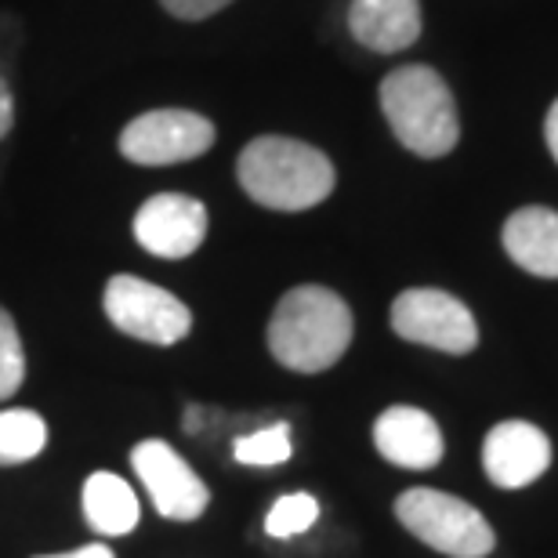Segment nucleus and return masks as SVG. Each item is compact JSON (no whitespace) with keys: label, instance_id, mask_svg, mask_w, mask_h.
I'll use <instances>...</instances> for the list:
<instances>
[{"label":"nucleus","instance_id":"nucleus-2","mask_svg":"<svg viewBox=\"0 0 558 558\" xmlns=\"http://www.w3.org/2000/svg\"><path fill=\"white\" fill-rule=\"evenodd\" d=\"M236 178L254 204L269 210H308L333 193V163L316 145L265 135L254 138L236 160Z\"/></svg>","mask_w":558,"mask_h":558},{"label":"nucleus","instance_id":"nucleus-16","mask_svg":"<svg viewBox=\"0 0 558 558\" xmlns=\"http://www.w3.org/2000/svg\"><path fill=\"white\" fill-rule=\"evenodd\" d=\"M294 453V439H290V424L287 421H276L269 428H258L251 435H240L236 446H232V457L247 468H272V464H283L290 461Z\"/></svg>","mask_w":558,"mask_h":558},{"label":"nucleus","instance_id":"nucleus-1","mask_svg":"<svg viewBox=\"0 0 558 558\" xmlns=\"http://www.w3.org/2000/svg\"><path fill=\"white\" fill-rule=\"evenodd\" d=\"M352 308L330 287H294L269 319V352L298 374L330 371L352 344Z\"/></svg>","mask_w":558,"mask_h":558},{"label":"nucleus","instance_id":"nucleus-7","mask_svg":"<svg viewBox=\"0 0 558 558\" xmlns=\"http://www.w3.org/2000/svg\"><path fill=\"white\" fill-rule=\"evenodd\" d=\"M210 145H215V124L189 109H153L131 120L120 135V153L142 167L196 160Z\"/></svg>","mask_w":558,"mask_h":558},{"label":"nucleus","instance_id":"nucleus-4","mask_svg":"<svg viewBox=\"0 0 558 558\" xmlns=\"http://www.w3.org/2000/svg\"><path fill=\"white\" fill-rule=\"evenodd\" d=\"M396 519L424 541L428 548L450 558H486L494 551V526L483 519V511L468 500L442 494V489H407L396 497Z\"/></svg>","mask_w":558,"mask_h":558},{"label":"nucleus","instance_id":"nucleus-21","mask_svg":"<svg viewBox=\"0 0 558 558\" xmlns=\"http://www.w3.org/2000/svg\"><path fill=\"white\" fill-rule=\"evenodd\" d=\"M37 558H117L113 548H106V544H84V548L76 551H65V555H37Z\"/></svg>","mask_w":558,"mask_h":558},{"label":"nucleus","instance_id":"nucleus-8","mask_svg":"<svg viewBox=\"0 0 558 558\" xmlns=\"http://www.w3.org/2000/svg\"><path fill=\"white\" fill-rule=\"evenodd\" d=\"M131 464L149 489L153 508L171 522H196L210 505V489L182 453L163 439H142L131 450Z\"/></svg>","mask_w":558,"mask_h":558},{"label":"nucleus","instance_id":"nucleus-6","mask_svg":"<svg viewBox=\"0 0 558 558\" xmlns=\"http://www.w3.org/2000/svg\"><path fill=\"white\" fill-rule=\"evenodd\" d=\"M392 330L403 341L450 355H464L478 344L475 316L468 312L464 301H457L453 294L435 287L403 290L392 301Z\"/></svg>","mask_w":558,"mask_h":558},{"label":"nucleus","instance_id":"nucleus-10","mask_svg":"<svg viewBox=\"0 0 558 558\" xmlns=\"http://www.w3.org/2000/svg\"><path fill=\"white\" fill-rule=\"evenodd\" d=\"M483 464L489 483L500 489H522L548 472L551 442L530 421H500L483 442Z\"/></svg>","mask_w":558,"mask_h":558},{"label":"nucleus","instance_id":"nucleus-17","mask_svg":"<svg viewBox=\"0 0 558 558\" xmlns=\"http://www.w3.org/2000/svg\"><path fill=\"white\" fill-rule=\"evenodd\" d=\"M319 519V500L312 494H283L269 508L265 515V533L276 541H290V537H301L316 526Z\"/></svg>","mask_w":558,"mask_h":558},{"label":"nucleus","instance_id":"nucleus-11","mask_svg":"<svg viewBox=\"0 0 558 558\" xmlns=\"http://www.w3.org/2000/svg\"><path fill=\"white\" fill-rule=\"evenodd\" d=\"M374 446L388 464L407 472H428L446 453L439 424L417 407H388L374 421Z\"/></svg>","mask_w":558,"mask_h":558},{"label":"nucleus","instance_id":"nucleus-15","mask_svg":"<svg viewBox=\"0 0 558 558\" xmlns=\"http://www.w3.org/2000/svg\"><path fill=\"white\" fill-rule=\"evenodd\" d=\"M48 446V421L37 410H0V468L26 464Z\"/></svg>","mask_w":558,"mask_h":558},{"label":"nucleus","instance_id":"nucleus-9","mask_svg":"<svg viewBox=\"0 0 558 558\" xmlns=\"http://www.w3.org/2000/svg\"><path fill=\"white\" fill-rule=\"evenodd\" d=\"M135 240L142 251L167 262H182L207 240V207L193 196L160 193L145 199L135 215Z\"/></svg>","mask_w":558,"mask_h":558},{"label":"nucleus","instance_id":"nucleus-5","mask_svg":"<svg viewBox=\"0 0 558 558\" xmlns=\"http://www.w3.org/2000/svg\"><path fill=\"white\" fill-rule=\"evenodd\" d=\"M106 316L128 338L171 349L193 330V312L171 290L145 283L138 276H113L106 283Z\"/></svg>","mask_w":558,"mask_h":558},{"label":"nucleus","instance_id":"nucleus-12","mask_svg":"<svg viewBox=\"0 0 558 558\" xmlns=\"http://www.w3.org/2000/svg\"><path fill=\"white\" fill-rule=\"evenodd\" d=\"M349 29L377 54L407 51L421 37V0H352Z\"/></svg>","mask_w":558,"mask_h":558},{"label":"nucleus","instance_id":"nucleus-18","mask_svg":"<svg viewBox=\"0 0 558 558\" xmlns=\"http://www.w3.org/2000/svg\"><path fill=\"white\" fill-rule=\"evenodd\" d=\"M26 381V349L8 308H0V403L11 399Z\"/></svg>","mask_w":558,"mask_h":558},{"label":"nucleus","instance_id":"nucleus-19","mask_svg":"<svg viewBox=\"0 0 558 558\" xmlns=\"http://www.w3.org/2000/svg\"><path fill=\"white\" fill-rule=\"evenodd\" d=\"M160 4L171 11L174 19H185V22H199V19H210L215 11L229 8L232 0H160Z\"/></svg>","mask_w":558,"mask_h":558},{"label":"nucleus","instance_id":"nucleus-13","mask_svg":"<svg viewBox=\"0 0 558 558\" xmlns=\"http://www.w3.org/2000/svg\"><path fill=\"white\" fill-rule=\"evenodd\" d=\"M508 258L541 279H558V210L522 207L505 221Z\"/></svg>","mask_w":558,"mask_h":558},{"label":"nucleus","instance_id":"nucleus-23","mask_svg":"<svg viewBox=\"0 0 558 558\" xmlns=\"http://www.w3.org/2000/svg\"><path fill=\"white\" fill-rule=\"evenodd\" d=\"M204 421V414H199V407H189V414H185V432H196V424Z\"/></svg>","mask_w":558,"mask_h":558},{"label":"nucleus","instance_id":"nucleus-3","mask_svg":"<svg viewBox=\"0 0 558 558\" xmlns=\"http://www.w3.org/2000/svg\"><path fill=\"white\" fill-rule=\"evenodd\" d=\"M381 109L403 149L424 160L453 153L461 120L450 87L428 65H399L381 81Z\"/></svg>","mask_w":558,"mask_h":558},{"label":"nucleus","instance_id":"nucleus-22","mask_svg":"<svg viewBox=\"0 0 558 558\" xmlns=\"http://www.w3.org/2000/svg\"><path fill=\"white\" fill-rule=\"evenodd\" d=\"M544 135H548V149L558 160V98H555V106L548 109V124H544Z\"/></svg>","mask_w":558,"mask_h":558},{"label":"nucleus","instance_id":"nucleus-14","mask_svg":"<svg viewBox=\"0 0 558 558\" xmlns=\"http://www.w3.org/2000/svg\"><path fill=\"white\" fill-rule=\"evenodd\" d=\"M84 515L102 537H128L138 526V497L124 478L113 472H95L84 483Z\"/></svg>","mask_w":558,"mask_h":558},{"label":"nucleus","instance_id":"nucleus-20","mask_svg":"<svg viewBox=\"0 0 558 558\" xmlns=\"http://www.w3.org/2000/svg\"><path fill=\"white\" fill-rule=\"evenodd\" d=\"M11 124H15V98H11L8 81H4V76H0V138L8 135Z\"/></svg>","mask_w":558,"mask_h":558}]
</instances>
